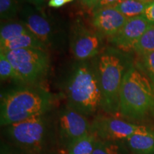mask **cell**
Segmentation results:
<instances>
[{"instance_id":"6da1fadb","label":"cell","mask_w":154,"mask_h":154,"mask_svg":"<svg viewBox=\"0 0 154 154\" xmlns=\"http://www.w3.org/2000/svg\"><path fill=\"white\" fill-rule=\"evenodd\" d=\"M4 128L7 144L24 154H57L59 150L55 125L47 114Z\"/></svg>"},{"instance_id":"7a4b0ae2","label":"cell","mask_w":154,"mask_h":154,"mask_svg":"<svg viewBox=\"0 0 154 154\" xmlns=\"http://www.w3.org/2000/svg\"><path fill=\"white\" fill-rule=\"evenodd\" d=\"M53 96L40 86L11 88L1 94L0 124L5 127L47 114L52 108Z\"/></svg>"},{"instance_id":"3957f363","label":"cell","mask_w":154,"mask_h":154,"mask_svg":"<svg viewBox=\"0 0 154 154\" xmlns=\"http://www.w3.org/2000/svg\"><path fill=\"white\" fill-rule=\"evenodd\" d=\"M65 91L67 106L84 116H91L101 109L97 59L76 63L69 75Z\"/></svg>"},{"instance_id":"277c9868","label":"cell","mask_w":154,"mask_h":154,"mask_svg":"<svg viewBox=\"0 0 154 154\" xmlns=\"http://www.w3.org/2000/svg\"><path fill=\"white\" fill-rule=\"evenodd\" d=\"M119 115L135 121L154 118V85L140 64H132L125 74L120 91Z\"/></svg>"},{"instance_id":"5b68a950","label":"cell","mask_w":154,"mask_h":154,"mask_svg":"<svg viewBox=\"0 0 154 154\" xmlns=\"http://www.w3.org/2000/svg\"><path fill=\"white\" fill-rule=\"evenodd\" d=\"M133 63L125 52L107 47L97 59L101 91V109L106 113L119 115L120 91L124 76Z\"/></svg>"},{"instance_id":"8992f818","label":"cell","mask_w":154,"mask_h":154,"mask_svg":"<svg viewBox=\"0 0 154 154\" xmlns=\"http://www.w3.org/2000/svg\"><path fill=\"white\" fill-rule=\"evenodd\" d=\"M1 52L5 54L13 65L22 83H36L49 70V56L46 50L22 49Z\"/></svg>"},{"instance_id":"52a82bcc","label":"cell","mask_w":154,"mask_h":154,"mask_svg":"<svg viewBox=\"0 0 154 154\" xmlns=\"http://www.w3.org/2000/svg\"><path fill=\"white\" fill-rule=\"evenodd\" d=\"M21 22L48 49L60 47L63 41L60 29L36 7L24 6L19 11Z\"/></svg>"},{"instance_id":"ba28073f","label":"cell","mask_w":154,"mask_h":154,"mask_svg":"<svg viewBox=\"0 0 154 154\" xmlns=\"http://www.w3.org/2000/svg\"><path fill=\"white\" fill-rule=\"evenodd\" d=\"M54 125L59 150L66 152L75 140L91 133L87 117L69 106L59 111Z\"/></svg>"},{"instance_id":"9c48e42d","label":"cell","mask_w":154,"mask_h":154,"mask_svg":"<svg viewBox=\"0 0 154 154\" xmlns=\"http://www.w3.org/2000/svg\"><path fill=\"white\" fill-rule=\"evenodd\" d=\"M151 128L128 122L113 116H97L91 124V132L96 138L106 140H122Z\"/></svg>"},{"instance_id":"30bf717a","label":"cell","mask_w":154,"mask_h":154,"mask_svg":"<svg viewBox=\"0 0 154 154\" xmlns=\"http://www.w3.org/2000/svg\"><path fill=\"white\" fill-rule=\"evenodd\" d=\"M103 36L89 29L82 22L73 25L70 47L74 57L79 61L91 59L99 54L103 47Z\"/></svg>"},{"instance_id":"8fae6325","label":"cell","mask_w":154,"mask_h":154,"mask_svg":"<svg viewBox=\"0 0 154 154\" xmlns=\"http://www.w3.org/2000/svg\"><path fill=\"white\" fill-rule=\"evenodd\" d=\"M150 25L143 15L128 19L124 26L109 41L115 48L125 53L134 51L136 44Z\"/></svg>"},{"instance_id":"7c38bea8","label":"cell","mask_w":154,"mask_h":154,"mask_svg":"<svg viewBox=\"0 0 154 154\" xmlns=\"http://www.w3.org/2000/svg\"><path fill=\"white\" fill-rule=\"evenodd\" d=\"M128 18L113 7H106L94 11L91 24L96 32L109 38L115 36L124 26Z\"/></svg>"},{"instance_id":"4fadbf2b","label":"cell","mask_w":154,"mask_h":154,"mask_svg":"<svg viewBox=\"0 0 154 154\" xmlns=\"http://www.w3.org/2000/svg\"><path fill=\"white\" fill-rule=\"evenodd\" d=\"M134 154H154V130L136 134L124 140Z\"/></svg>"},{"instance_id":"5bb4252c","label":"cell","mask_w":154,"mask_h":154,"mask_svg":"<svg viewBox=\"0 0 154 154\" xmlns=\"http://www.w3.org/2000/svg\"><path fill=\"white\" fill-rule=\"evenodd\" d=\"M22 49L47 50L45 45L32 32L0 43V51H8Z\"/></svg>"},{"instance_id":"9a60e30c","label":"cell","mask_w":154,"mask_h":154,"mask_svg":"<svg viewBox=\"0 0 154 154\" xmlns=\"http://www.w3.org/2000/svg\"><path fill=\"white\" fill-rule=\"evenodd\" d=\"M150 3L142 0H124L118 5L113 6V8L126 18L130 19L143 15Z\"/></svg>"},{"instance_id":"2e32d148","label":"cell","mask_w":154,"mask_h":154,"mask_svg":"<svg viewBox=\"0 0 154 154\" xmlns=\"http://www.w3.org/2000/svg\"><path fill=\"white\" fill-rule=\"evenodd\" d=\"M128 150L122 140H106L96 138L93 154H127Z\"/></svg>"},{"instance_id":"e0dca14e","label":"cell","mask_w":154,"mask_h":154,"mask_svg":"<svg viewBox=\"0 0 154 154\" xmlns=\"http://www.w3.org/2000/svg\"><path fill=\"white\" fill-rule=\"evenodd\" d=\"M96 137L88 134L75 140L67 149V154H93Z\"/></svg>"},{"instance_id":"ac0fdd59","label":"cell","mask_w":154,"mask_h":154,"mask_svg":"<svg viewBox=\"0 0 154 154\" xmlns=\"http://www.w3.org/2000/svg\"><path fill=\"white\" fill-rule=\"evenodd\" d=\"M31 32L22 22H7L2 24L0 43L13 39Z\"/></svg>"},{"instance_id":"d6986e66","label":"cell","mask_w":154,"mask_h":154,"mask_svg":"<svg viewBox=\"0 0 154 154\" xmlns=\"http://www.w3.org/2000/svg\"><path fill=\"white\" fill-rule=\"evenodd\" d=\"M134 51L138 55L154 52V25L151 24L135 45Z\"/></svg>"},{"instance_id":"ffe728a7","label":"cell","mask_w":154,"mask_h":154,"mask_svg":"<svg viewBox=\"0 0 154 154\" xmlns=\"http://www.w3.org/2000/svg\"><path fill=\"white\" fill-rule=\"evenodd\" d=\"M0 78L2 81L12 79L14 82H21L19 76L13 65L7 59L5 54L0 51Z\"/></svg>"},{"instance_id":"44dd1931","label":"cell","mask_w":154,"mask_h":154,"mask_svg":"<svg viewBox=\"0 0 154 154\" xmlns=\"http://www.w3.org/2000/svg\"><path fill=\"white\" fill-rule=\"evenodd\" d=\"M19 10V0H0L1 20H11Z\"/></svg>"},{"instance_id":"7402d4cb","label":"cell","mask_w":154,"mask_h":154,"mask_svg":"<svg viewBox=\"0 0 154 154\" xmlns=\"http://www.w3.org/2000/svg\"><path fill=\"white\" fill-rule=\"evenodd\" d=\"M140 66L154 85V52L141 55Z\"/></svg>"},{"instance_id":"603a6c76","label":"cell","mask_w":154,"mask_h":154,"mask_svg":"<svg viewBox=\"0 0 154 154\" xmlns=\"http://www.w3.org/2000/svg\"><path fill=\"white\" fill-rule=\"evenodd\" d=\"M123 1L124 0H99V2L93 8V11L106 8V7H113V6L118 5Z\"/></svg>"},{"instance_id":"cb8c5ba5","label":"cell","mask_w":154,"mask_h":154,"mask_svg":"<svg viewBox=\"0 0 154 154\" xmlns=\"http://www.w3.org/2000/svg\"><path fill=\"white\" fill-rule=\"evenodd\" d=\"M143 16L147 19L150 24L154 25V2H152L148 6L144 11Z\"/></svg>"},{"instance_id":"d4e9b609","label":"cell","mask_w":154,"mask_h":154,"mask_svg":"<svg viewBox=\"0 0 154 154\" xmlns=\"http://www.w3.org/2000/svg\"><path fill=\"white\" fill-rule=\"evenodd\" d=\"M1 154H24L22 151H19L8 144L2 143L1 147Z\"/></svg>"},{"instance_id":"484cf974","label":"cell","mask_w":154,"mask_h":154,"mask_svg":"<svg viewBox=\"0 0 154 154\" xmlns=\"http://www.w3.org/2000/svg\"><path fill=\"white\" fill-rule=\"evenodd\" d=\"M74 2V0H49L48 5L52 8H60L63 5Z\"/></svg>"},{"instance_id":"4316f807","label":"cell","mask_w":154,"mask_h":154,"mask_svg":"<svg viewBox=\"0 0 154 154\" xmlns=\"http://www.w3.org/2000/svg\"><path fill=\"white\" fill-rule=\"evenodd\" d=\"M26 1L33 5L36 8H39V7H42L44 5L47 0H26Z\"/></svg>"},{"instance_id":"83f0119b","label":"cell","mask_w":154,"mask_h":154,"mask_svg":"<svg viewBox=\"0 0 154 154\" xmlns=\"http://www.w3.org/2000/svg\"><path fill=\"white\" fill-rule=\"evenodd\" d=\"M99 0H85L84 2V5H86L88 8H91L93 9V8L95 7L96 4H97Z\"/></svg>"},{"instance_id":"f1b7e54d","label":"cell","mask_w":154,"mask_h":154,"mask_svg":"<svg viewBox=\"0 0 154 154\" xmlns=\"http://www.w3.org/2000/svg\"><path fill=\"white\" fill-rule=\"evenodd\" d=\"M142 1L146 2H154V0H142Z\"/></svg>"},{"instance_id":"f546056e","label":"cell","mask_w":154,"mask_h":154,"mask_svg":"<svg viewBox=\"0 0 154 154\" xmlns=\"http://www.w3.org/2000/svg\"><path fill=\"white\" fill-rule=\"evenodd\" d=\"M80 1H81V2H82V3H84V1H85V0H80Z\"/></svg>"}]
</instances>
